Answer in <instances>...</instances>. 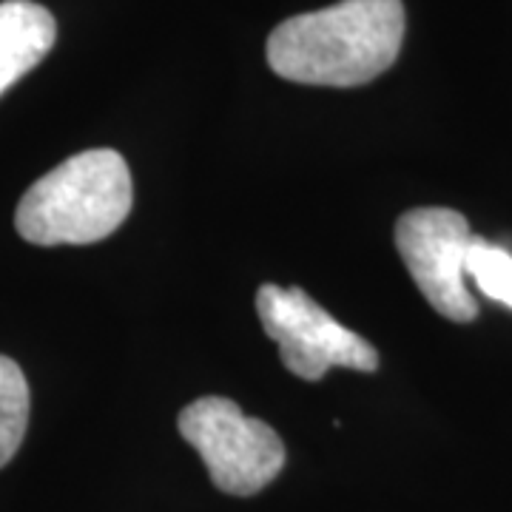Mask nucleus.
Returning <instances> with one entry per match:
<instances>
[{
  "mask_svg": "<svg viewBox=\"0 0 512 512\" xmlns=\"http://www.w3.org/2000/svg\"><path fill=\"white\" fill-rule=\"evenodd\" d=\"M402 43V0H342L282 20L268 37V66L291 83L353 89L387 72Z\"/></svg>",
  "mask_w": 512,
  "mask_h": 512,
  "instance_id": "obj_1",
  "label": "nucleus"
},
{
  "mask_svg": "<svg viewBox=\"0 0 512 512\" xmlns=\"http://www.w3.org/2000/svg\"><path fill=\"white\" fill-rule=\"evenodd\" d=\"M467 279L487 299L512 308V254L490 239L473 237L467 254Z\"/></svg>",
  "mask_w": 512,
  "mask_h": 512,
  "instance_id": "obj_8",
  "label": "nucleus"
},
{
  "mask_svg": "<svg viewBox=\"0 0 512 512\" xmlns=\"http://www.w3.org/2000/svg\"><path fill=\"white\" fill-rule=\"evenodd\" d=\"M134 188L126 160L92 148L40 177L18 205L15 228L32 245H92L111 237L131 214Z\"/></svg>",
  "mask_w": 512,
  "mask_h": 512,
  "instance_id": "obj_2",
  "label": "nucleus"
},
{
  "mask_svg": "<svg viewBox=\"0 0 512 512\" xmlns=\"http://www.w3.org/2000/svg\"><path fill=\"white\" fill-rule=\"evenodd\" d=\"M256 313L276 342L282 365L305 382H319L330 367H350L359 373L379 370L376 348L339 325L302 288L262 285L256 291Z\"/></svg>",
  "mask_w": 512,
  "mask_h": 512,
  "instance_id": "obj_4",
  "label": "nucleus"
},
{
  "mask_svg": "<svg viewBox=\"0 0 512 512\" xmlns=\"http://www.w3.org/2000/svg\"><path fill=\"white\" fill-rule=\"evenodd\" d=\"M177 427L200 453L222 493L256 495L285 467V444L274 427L245 416L231 399L205 396L191 402L180 413Z\"/></svg>",
  "mask_w": 512,
  "mask_h": 512,
  "instance_id": "obj_3",
  "label": "nucleus"
},
{
  "mask_svg": "<svg viewBox=\"0 0 512 512\" xmlns=\"http://www.w3.org/2000/svg\"><path fill=\"white\" fill-rule=\"evenodd\" d=\"M29 382L18 362L0 356V467H6L23 444L29 427Z\"/></svg>",
  "mask_w": 512,
  "mask_h": 512,
  "instance_id": "obj_7",
  "label": "nucleus"
},
{
  "mask_svg": "<svg viewBox=\"0 0 512 512\" xmlns=\"http://www.w3.org/2000/svg\"><path fill=\"white\" fill-rule=\"evenodd\" d=\"M473 231L453 208H413L396 222V248L424 299L453 322H473L478 302L467 279Z\"/></svg>",
  "mask_w": 512,
  "mask_h": 512,
  "instance_id": "obj_5",
  "label": "nucleus"
},
{
  "mask_svg": "<svg viewBox=\"0 0 512 512\" xmlns=\"http://www.w3.org/2000/svg\"><path fill=\"white\" fill-rule=\"evenodd\" d=\"M57 23L52 12L32 0L0 3V94L52 52Z\"/></svg>",
  "mask_w": 512,
  "mask_h": 512,
  "instance_id": "obj_6",
  "label": "nucleus"
}]
</instances>
